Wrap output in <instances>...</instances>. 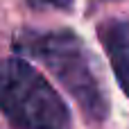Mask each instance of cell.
<instances>
[{"mask_svg":"<svg viewBox=\"0 0 129 129\" xmlns=\"http://www.w3.org/2000/svg\"><path fill=\"white\" fill-rule=\"evenodd\" d=\"M14 48L23 54L39 59L63 84V88H68V93L77 100V104L91 120L100 122L107 118V98L93 73L91 57L77 34H73L70 29L45 34L23 32L14 41Z\"/></svg>","mask_w":129,"mask_h":129,"instance_id":"6da1fadb","label":"cell"},{"mask_svg":"<svg viewBox=\"0 0 129 129\" xmlns=\"http://www.w3.org/2000/svg\"><path fill=\"white\" fill-rule=\"evenodd\" d=\"M0 109L16 129H70L61 95L20 57L0 61Z\"/></svg>","mask_w":129,"mask_h":129,"instance_id":"7a4b0ae2","label":"cell"},{"mask_svg":"<svg viewBox=\"0 0 129 129\" xmlns=\"http://www.w3.org/2000/svg\"><path fill=\"white\" fill-rule=\"evenodd\" d=\"M98 36L111 59V68L120 88L129 98V20H107L98 27Z\"/></svg>","mask_w":129,"mask_h":129,"instance_id":"3957f363","label":"cell"},{"mask_svg":"<svg viewBox=\"0 0 129 129\" xmlns=\"http://www.w3.org/2000/svg\"><path fill=\"white\" fill-rule=\"evenodd\" d=\"M32 7H39V9H70L73 7V0H27Z\"/></svg>","mask_w":129,"mask_h":129,"instance_id":"277c9868","label":"cell"}]
</instances>
